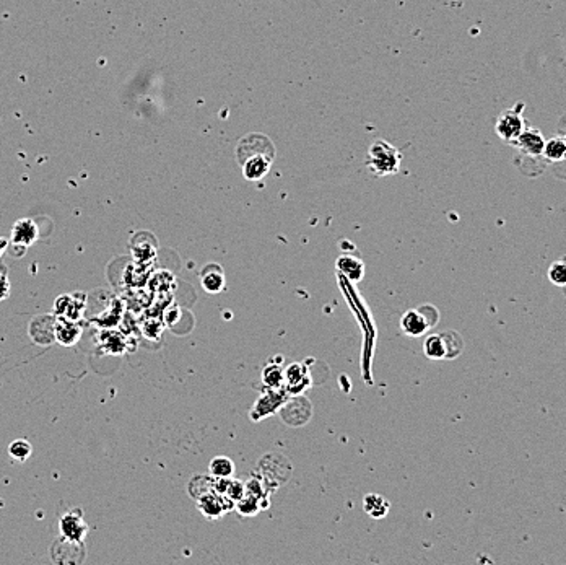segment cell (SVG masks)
I'll list each match as a JSON object with an SVG mask.
<instances>
[{
	"label": "cell",
	"instance_id": "4fadbf2b",
	"mask_svg": "<svg viewBox=\"0 0 566 565\" xmlns=\"http://www.w3.org/2000/svg\"><path fill=\"white\" fill-rule=\"evenodd\" d=\"M201 284L203 290L208 293L223 292L226 287L225 270H223L222 265H218L215 263L207 264L201 272Z\"/></svg>",
	"mask_w": 566,
	"mask_h": 565
},
{
	"label": "cell",
	"instance_id": "9c48e42d",
	"mask_svg": "<svg viewBox=\"0 0 566 565\" xmlns=\"http://www.w3.org/2000/svg\"><path fill=\"white\" fill-rule=\"evenodd\" d=\"M401 329L408 337H420L431 329V325L422 308H412L402 315Z\"/></svg>",
	"mask_w": 566,
	"mask_h": 565
},
{
	"label": "cell",
	"instance_id": "ffe728a7",
	"mask_svg": "<svg viewBox=\"0 0 566 565\" xmlns=\"http://www.w3.org/2000/svg\"><path fill=\"white\" fill-rule=\"evenodd\" d=\"M446 344V359H456L464 349V339L460 337L459 332L456 331H444L441 332Z\"/></svg>",
	"mask_w": 566,
	"mask_h": 565
},
{
	"label": "cell",
	"instance_id": "83f0119b",
	"mask_svg": "<svg viewBox=\"0 0 566 565\" xmlns=\"http://www.w3.org/2000/svg\"><path fill=\"white\" fill-rule=\"evenodd\" d=\"M8 246H10V241L7 238H0V259H2V256L7 253Z\"/></svg>",
	"mask_w": 566,
	"mask_h": 565
},
{
	"label": "cell",
	"instance_id": "277c9868",
	"mask_svg": "<svg viewBox=\"0 0 566 565\" xmlns=\"http://www.w3.org/2000/svg\"><path fill=\"white\" fill-rule=\"evenodd\" d=\"M290 394L285 388H269L263 396L258 398L254 402L253 409L249 412V417L253 420H263L267 419L277 412L283 404H287Z\"/></svg>",
	"mask_w": 566,
	"mask_h": 565
},
{
	"label": "cell",
	"instance_id": "7402d4cb",
	"mask_svg": "<svg viewBox=\"0 0 566 565\" xmlns=\"http://www.w3.org/2000/svg\"><path fill=\"white\" fill-rule=\"evenodd\" d=\"M547 277L556 287H566V259H558L547 270Z\"/></svg>",
	"mask_w": 566,
	"mask_h": 565
},
{
	"label": "cell",
	"instance_id": "30bf717a",
	"mask_svg": "<svg viewBox=\"0 0 566 565\" xmlns=\"http://www.w3.org/2000/svg\"><path fill=\"white\" fill-rule=\"evenodd\" d=\"M38 235H40V231H38V225L33 218H20L12 227L10 243L22 246V248H28V246L36 243Z\"/></svg>",
	"mask_w": 566,
	"mask_h": 565
},
{
	"label": "cell",
	"instance_id": "4316f807",
	"mask_svg": "<svg viewBox=\"0 0 566 565\" xmlns=\"http://www.w3.org/2000/svg\"><path fill=\"white\" fill-rule=\"evenodd\" d=\"M244 486H246V493H249V496H253L260 500V496H263V492H264L263 486H260V481L253 477L249 482H246Z\"/></svg>",
	"mask_w": 566,
	"mask_h": 565
},
{
	"label": "cell",
	"instance_id": "e0dca14e",
	"mask_svg": "<svg viewBox=\"0 0 566 565\" xmlns=\"http://www.w3.org/2000/svg\"><path fill=\"white\" fill-rule=\"evenodd\" d=\"M235 463L228 457H215L208 466V473L213 479H231L235 477Z\"/></svg>",
	"mask_w": 566,
	"mask_h": 565
},
{
	"label": "cell",
	"instance_id": "7c38bea8",
	"mask_svg": "<svg viewBox=\"0 0 566 565\" xmlns=\"http://www.w3.org/2000/svg\"><path fill=\"white\" fill-rule=\"evenodd\" d=\"M54 332L57 343L60 345H69V347L77 344L80 337H82V327L78 326L77 321L69 320V318L56 316Z\"/></svg>",
	"mask_w": 566,
	"mask_h": 565
},
{
	"label": "cell",
	"instance_id": "52a82bcc",
	"mask_svg": "<svg viewBox=\"0 0 566 565\" xmlns=\"http://www.w3.org/2000/svg\"><path fill=\"white\" fill-rule=\"evenodd\" d=\"M283 375H285L283 388L287 389L290 396H299V394H301L306 388L311 386L313 383L311 378H309L308 368L299 362L288 365V367L283 370Z\"/></svg>",
	"mask_w": 566,
	"mask_h": 565
},
{
	"label": "cell",
	"instance_id": "5b68a950",
	"mask_svg": "<svg viewBox=\"0 0 566 565\" xmlns=\"http://www.w3.org/2000/svg\"><path fill=\"white\" fill-rule=\"evenodd\" d=\"M87 552H85L83 541H72L62 536L51 546V559L54 564L78 565L83 562Z\"/></svg>",
	"mask_w": 566,
	"mask_h": 565
},
{
	"label": "cell",
	"instance_id": "7a4b0ae2",
	"mask_svg": "<svg viewBox=\"0 0 566 565\" xmlns=\"http://www.w3.org/2000/svg\"><path fill=\"white\" fill-rule=\"evenodd\" d=\"M402 154L389 142L378 139L369 145L365 166L376 177H392L401 170Z\"/></svg>",
	"mask_w": 566,
	"mask_h": 565
},
{
	"label": "cell",
	"instance_id": "d4e9b609",
	"mask_svg": "<svg viewBox=\"0 0 566 565\" xmlns=\"http://www.w3.org/2000/svg\"><path fill=\"white\" fill-rule=\"evenodd\" d=\"M10 297V280L6 264H0V302L7 300Z\"/></svg>",
	"mask_w": 566,
	"mask_h": 565
},
{
	"label": "cell",
	"instance_id": "6da1fadb",
	"mask_svg": "<svg viewBox=\"0 0 566 565\" xmlns=\"http://www.w3.org/2000/svg\"><path fill=\"white\" fill-rule=\"evenodd\" d=\"M236 156L247 181H259L269 173L275 158V147L267 136L249 134L238 144Z\"/></svg>",
	"mask_w": 566,
	"mask_h": 565
},
{
	"label": "cell",
	"instance_id": "d6986e66",
	"mask_svg": "<svg viewBox=\"0 0 566 565\" xmlns=\"http://www.w3.org/2000/svg\"><path fill=\"white\" fill-rule=\"evenodd\" d=\"M542 155L549 161L566 160V142L563 137H551L550 140H547Z\"/></svg>",
	"mask_w": 566,
	"mask_h": 565
},
{
	"label": "cell",
	"instance_id": "484cf974",
	"mask_svg": "<svg viewBox=\"0 0 566 565\" xmlns=\"http://www.w3.org/2000/svg\"><path fill=\"white\" fill-rule=\"evenodd\" d=\"M70 297L72 295H60L59 298H57L54 303V316H59V318L67 316L69 306H70Z\"/></svg>",
	"mask_w": 566,
	"mask_h": 565
},
{
	"label": "cell",
	"instance_id": "44dd1931",
	"mask_svg": "<svg viewBox=\"0 0 566 565\" xmlns=\"http://www.w3.org/2000/svg\"><path fill=\"white\" fill-rule=\"evenodd\" d=\"M33 453V446L28 440L25 439H17L13 440L10 445H8V455H10L12 459H15L18 463L26 461L28 458L31 457Z\"/></svg>",
	"mask_w": 566,
	"mask_h": 565
},
{
	"label": "cell",
	"instance_id": "8992f818",
	"mask_svg": "<svg viewBox=\"0 0 566 565\" xmlns=\"http://www.w3.org/2000/svg\"><path fill=\"white\" fill-rule=\"evenodd\" d=\"M59 530L64 538L72 541H85L90 531V526L87 521H85L83 511L80 510V508H75V510L65 511V514L60 516Z\"/></svg>",
	"mask_w": 566,
	"mask_h": 565
},
{
	"label": "cell",
	"instance_id": "2e32d148",
	"mask_svg": "<svg viewBox=\"0 0 566 565\" xmlns=\"http://www.w3.org/2000/svg\"><path fill=\"white\" fill-rule=\"evenodd\" d=\"M337 268H339L342 274H345L350 280H353V282H360L365 274L363 263L360 259L353 258V256H342L337 261Z\"/></svg>",
	"mask_w": 566,
	"mask_h": 565
},
{
	"label": "cell",
	"instance_id": "5bb4252c",
	"mask_svg": "<svg viewBox=\"0 0 566 565\" xmlns=\"http://www.w3.org/2000/svg\"><path fill=\"white\" fill-rule=\"evenodd\" d=\"M363 510L365 514H368L371 518L374 520H381L389 514L391 510V503H389L386 498L379 493H368L363 498Z\"/></svg>",
	"mask_w": 566,
	"mask_h": 565
},
{
	"label": "cell",
	"instance_id": "ac0fdd59",
	"mask_svg": "<svg viewBox=\"0 0 566 565\" xmlns=\"http://www.w3.org/2000/svg\"><path fill=\"white\" fill-rule=\"evenodd\" d=\"M423 352L431 360L446 359V344L441 334H430L423 343Z\"/></svg>",
	"mask_w": 566,
	"mask_h": 565
},
{
	"label": "cell",
	"instance_id": "cb8c5ba5",
	"mask_svg": "<svg viewBox=\"0 0 566 565\" xmlns=\"http://www.w3.org/2000/svg\"><path fill=\"white\" fill-rule=\"evenodd\" d=\"M246 496V486L240 481H236L235 477H231L230 481H228V487H226V492L225 496L228 500H231L233 503H236L238 500H241L242 497Z\"/></svg>",
	"mask_w": 566,
	"mask_h": 565
},
{
	"label": "cell",
	"instance_id": "ba28073f",
	"mask_svg": "<svg viewBox=\"0 0 566 565\" xmlns=\"http://www.w3.org/2000/svg\"><path fill=\"white\" fill-rule=\"evenodd\" d=\"M196 500H197L199 510H201L202 515L208 520L220 518V516L225 515L226 510H230V508L235 505V503H233L231 500H228L226 497L218 496V493H215L213 491L202 493V496L197 497Z\"/></svg>",
	"mask_w": 566,
	"mask_h": 565
},
{
	"label": "cell",
	"instance_id": "9a60e30c",
	"mask_svg": "<svg viewBox=\"0 0 566 565\" xmlns=\"http://www.w3.org/2000/svg\"><path fill=\"white\" fill-rule=\"evenodd\" d=\"M282 355H277V359L270 360L269 365H265L263 370V382L267 388H283L285 375L282 368Z\"/></svg>",
	"mask_w": 566,
	"mask_h": 565
},
{
	"label": "cell",
	"instance_id": "8fae6325",
	"mask_svg": "<svg viewBox=\"0 0 566 565\" xmlns=\"http://www.w3.org/2000/svg\"><path fill=\"white\" fill-rule=\"evenodd\" d=\"M515 145L522 152V154L529 156H540L544 154L545 139L539 129H535V127H526V129L521 132V136L516 139Z\"/></svg>",
	"mask_w": 566,
	"mask_h": 565
},
{
	"label": "cell",
	"instance_id": "f1b7e54d",
	"mask_svg": "<svg viewBox=\"0 0 566 565\" xmlns=\"http://www.w3.org/2000/svg\"><path fill=\"white\" fill-rule=\"evenodd\" d=\"M563 139H565V142H566V136H565V137H563Z\"/></svg>",
	"mask_w": 566,
	"mask_h": 565
},
{
	"label": "cell",
	"instance_id": "3957f363",
	"mask_svg": "<svg viewBox=\"0 0 566 565\" xmlns=\"http://www.w3.org/2000/svg\"><path fill=\"white\" fill-rule=\"evenodd\" d=\"M522 113H524V103H517L513 108H506L499 113L497 122H494V131H497L499 139L515 145L517 137L526 129Z\"/></svg>",
	"mask_w": 566,
	"mask_h": 565
},
{
	"label": "cell",
	"instance_id": "603a6c76",
	"mask_svg": "<svg viewBox=\"0 0 566 565\" xmlns=\"http://www.w3.org/2000/svg\"><path fill=\"white\" fill-rule=\"evenodd\" d=\"M235 505H236V510L240 511L241 515L253 516L259 511L260 502H259V498H256L253 496H249V493H246V496L242 497L241 500H238Z\"/></svg>",
	"mask_w": 566,
	"mask_h": 565
}]
</instances>
